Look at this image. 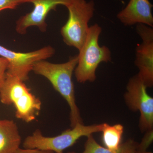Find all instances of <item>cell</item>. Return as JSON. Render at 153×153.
Wrapping results in <instances>:
<instances>
[{"label":"cell","mask_w":153,"mask_h":153,"mask_svg":"<svg viewBox=\"0 0 153 153\" xmlns=\"http://www.w3.org/2000/svg\"><path fill=\"white\" fill-rule=\"evenodd\" d=\"M71 0H27L34 8L30 13L22 16L16 23V30L20 35L27 33L28 28L36 27L42 32L47 31L46 19L49 12L56 10L58 5L66 6Z\"/></svg>","instance_id":"9c48e42d"},{"label":"cell","mask_w":153,"mask_h":153,"mask_svg":"<svg viewBox=\"0 0 153 153\" xmlns=\"http://www.w3.org/2000/svg\"><path fill=\"white\" fill-rule=\"evenodd\" d=\"M27 3V0H0V13L6 10H15L18 6Z\"/></svg>","instance_id":"9a60e30c"},{"label":"cell","mask_w":153,"mask_h":153,"mask_svg":"<svg viewBox=\"0 0 153 153\" xmlns=\"http://www.w3.org/2000/svg\"><path fill=\"white\" fill-rule=\"evenodd\" d=\"M8 62L5 58L0 57V89L4 82L8 66Z\"/></svg>","instance_id":"2e32d148"},{"label":"cell","mask_w":153,"mask_h":153,"mask_svg":"<svg viewBox=\"0 0 153 153\" xmlns=\"http://www.w3.org/2000/svg\"><path fill=\"white\" fill-rule=\"evenodd\" d=\"M21 142L16 123L11 120H0V153H16Z\"/></svg>","instance_id":"8fae6325"},{"label":"cell","mask_w":153,"mask_h":153,"mask_svg":"<svg viewBox=\"0 0 153 153\" xmlns=\"http://www.w3.org/2000/svg\"><path fill=\"white\" fill-rule=\"evenodd\" d=\"M153 5L149 0H130L127 5L117 15V18L126 26L144 25L153 27Z\"/></svg>","instance_id":"30bf717a"},{"label":"cell","mask_w":153,"mask_h":153,"mask_svg":"<svg viewBox=\"0 0 153 153\" xmlns=\"http://www.w3.org/2000/svg\"><path fill=\"white\" fill-rule=\"evenodd\" d=\"M84 145V150L80 153H136L138 143L132 139L127 140L122 143L117 150H111L102 146L97 142L92 134L88 136ZM67 153H78L74 152Z\"/></svg>","instance_id":"7c38bea8"},{"label":"cell","mask_w":153,"mask_h":153,"mask_svg":"<svg viewBox=\"0 0 153 153\" xmlns=\"http://www.w3.org/2000/svg\"><path fill=\"white\" fill-rule=\"evenodd\" d=\"M25 82L7 73L4 82L0 89V101L5 105H13L16 117L29 123L35 120L39 115L42 103Z\"/></svg>","instance_id":"3957f363"},{"label":"cell","mask_w":153,"mask_h":153,"mask_svg":"<svg viewBox=\"0 0 153 153\" xmlns=\"http://www.w3.org/2000/svg\"><path fill=\"white\" fill-rule=\"evenodd\" d=\"M101 132L105 147L111 150H117L122 143L124 132L123 126L120 124L110 126L104 123Z\"/></svg>","instance_id":"4fadbf2b"},{"label":"cell","mask_w":153,"mask_h":153,"mask_svg":"<svg viewBox=\"0 0 153 153\" xmlns=\"http://www.w3.org/2000/svg\"><path fill=\"white\" fill-rule=\"evenodd\" d=\"M55 50L50 46H46L28 52H16L0 45V56L8 62L7 74L18 77L26 82L29 79L36 62L46 60L55 55Z\"/></svg>","instance_id":"52a82bcc"},{"label":"cell","mask_w":153,"mask_h":153,"mask_svg":"<svg viewBox=\"0 0 153 153\" xmlns=\"http://www.w3.org/2000/svg\"><path fill=\"white\" fill-rule=\"evenodd\" d=\"M77 62V55L62 63H52L46 60H42L36 62L33 69L35 74L47 78L54 89L67 102L70 109L71 128L74 127L77 123H83L76 103L74 85L72 80V74Z\"/></svg>","instance_id":"6da1fadb"},{"label":"cell","mask_w":153,"mask_h":153,"mask_svg":"<svg viewBox=\"0 0 153 153\" xmlns=\"http://www.w3.org/2000/svg\"><path fill=\"white\" fill-rule=\"evenodd\" d=\"M152 153V152H146L144 153Z\"/></svg>","instance_id":"ac0fdd59"},{"label":"cell","mask_w":153,"mask_h":153,"mask_svg":"<svg viewBox=\"0 0 153 153\" xmlns=\"http://www.w3.org/2000/svg\"><path fill=\"white\" fill-rule=\"evenodd\" d=\"M146 132L141 142L138 144L137 153H142L147 152L148 148L149 147L153 142V130H150Z\"/></svg>","instance_id":"5bb4252c"},{"label":"cell","mask_w":153,"mask_h":153,"mask_svg":"<svg viewBox=\"0 0 153 153\" xmlns=\"http://www.w3.org/2000/svg\"><path fill=\"white\" fill-rule=\"evenodd\" d=\"M137 34L142 42L136 48L135 64L139 69L138 74L146 86L153 85V29L144 25H137Z\"/></svg>","instance_id":"ba28073f"},{"label":"cell","mask_w":153,"mask_h":153,"mask_svg":"<svg viewBox=\"0 0 153 153\" xmlns=\"http://www.w3.org/2000/svg\"><path fill=\"white\" fill-rule=\"evenodd\" d=\"M68 9L67 22L60 30L63 42L79 51L88 34V23L93 17L95 5L93 1L71 0L66 6Z\"/></svg>","instance_id":"5b68a950"},{"label":"cell","mask_w":153,"mask_h":153,"mask_svg":"<svg viewBox=\"0 0 153 153\" xmlns=\"http://www.w3.org/2000/svg\"><path fill=\"white\" fill-rule=\"evenodd\" d=\"M16 153H55L51 151H42L37 149H26L19 148Z\"/></svg>","instance_id":"e0dca14e"},{"label":"cell","mask_w":153,"mask_h":153,"mask_svg":"<svg viewBox=\"0 0 153 153\" xmlns=\"http://www.w3.org/2000/svg\"><path fill=\"white\" fill-rule=\"evenodd\" d=\"M102 31L97 24L89 27L85 42L79 50L78 62L74 71L76 80L79 83L94 82L96 79V71L100 64L111 61L109 48L99 44Z\"/></svg>","instance_id":"7a4b0ae2"},{"label":"cell","mask_w":153,"mask_h":153,"mask_svg":"<svg viewBox=\"0 0 153 153\" xmlns=\"http://www.w3.org/2000/svg\"><path fill=\"white\" fill-rule=\"evenodd\" d=\"M147 88L137 74L129 80L124 96L129 108L140 113L139 127L142 132L153 129V98L148 94Z\"/></svg>","instance_id":"8992f818"},{"label":"cell","mask_w":153,"mask_h":153,"mask_svg":"<svg viewBox=\"0 0 153 153\" xmlns=\"http://www.w3.org/2000/svg\"><path fill=\"white\" fill-rule=\"evenodd\" d=\"M103 127V123L88 126L77 123L74 127L63 131L59 135L52 137L44 136L41 130L37 129L25 138L23 146L24 149L64 153L65 149L73 146L81 137L101 132Z\"/></svg>","instance_id":"277c9868"}]
</instances>
